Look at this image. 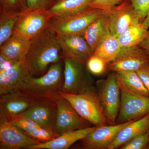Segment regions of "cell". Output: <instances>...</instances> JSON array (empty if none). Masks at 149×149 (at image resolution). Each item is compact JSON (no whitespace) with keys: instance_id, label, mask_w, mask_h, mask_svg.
<instances>
[{"instance_id":"1","label":"cell","mask_w":149,"mask_h":149,"mask_svg":"<svg viewBox=\"0 0 149 149\" xmlns=\"http://www.w3.org/2000/svg\"><path fill=\"white\" fill-rule=\"evenodd\" d=\"M63 58L57 35L47 28L31 40L29 52L24 62L33 77L47 72L50 65Z\"/></svg>"},{"instance_id":"2","label":"cell","mask_w":149,"mask_h":149,"mask_svg":"<svg viewBox=\"0 0 149 149\" xmlns=\"http://www.w3.org/2000/svg\"><path fill=\"white\" fill-rule=\"evenodd\" d=\"M63 70L61 61L53 63L43 75L31 76L20 91L38 100L55 102L63 84Z\"/></svg>"},{"instance_id":"3","label":"cell","mask_w":149,"mask_h":149,"mask_svg":"<svg viewBox=\"0 0 149 149\" xmlns=\"http://www.w3.org/2000/svg\"><path fill=\"white\" fill-rule=\"evenodd\" d=\"M60 94L70 102L81 117L94 126L108 124L93 80L78 94L60 92Z\"/></svg>"},{"instance_id":"4","label":"cell","mask_w":149,"mask_h":149,"mask_svg":"<svg viewBox=\"0 0 149 149\" xmlns=\"http://www.w3.org/2000/svg\"><path fill=\"white\" fill-rule=\"evenodd\" d=\"M105 11L88 7L84 10L51 18L48 28L59 35L83 36L87 28Z\"/></svg>"},{"instance_id":"5","label":"cell","mask_w":149,"mask_h":149,"mask_svg":"<svg viewBox=\"0 0 149 149\" xmlns=\"http://www.w3.org/2000/svg\"><path fill=\"white\" fill-rule=\"evenodd\" d=\"M95 87L108 124H116L121 98L120 83L116 72H112L105 79L98 80Z\"/></svg>"},{"instance_id":"6","label":"cell","mask_w":149,"mask_h":149,"mask_svg":"<svg viewBox=\"0 0 149 149\" xmlns=\"http://www.w3.org/2000/svg\"><path fill=\"white\" fill-rule=\"evenodd\" d=\"M51 18L47 10L27 7L20 12L13 34L31 40L48 28Z\"/></svg>"},{"instance_id":"7","label":"cell","mask_w":149,"mask_h":149,"mask_svg":"<svg viewBox=\"0 0 149 149\" xmlns=\"http://www.w3.org/2000/svg\"><path fill=\"white\" fill-rule=\"evenodd\" d=\"M120 85V107L116 124L139 119L149 113V96L137 94Z\"/></svg>"},{"instance_id":"8","label":"cell","mask_w":149,"mask_h":149,"mask_svg":"<svg viewBox=\"0 0 149 149\" xmlns=\"http://www.w3.org/2000/svg\"><path fill=\"white\" fill-rule=\"evenodd\" d=\"M57 114L54 131L58 135L71 131L91 127V124L77 113L71 104L60 94L55 100Z\"/></svg>"},{"instance_id":"9","label":"cell","mask_w":149,"mask_h":149,"mask_svg":"<svg viewBox=\"0 0 149 149\" xmlns=\"http://www.w3.org/2000/svg\"><path fill=\"white\" fill-rule=\"evenodd\" d=\"M41 100L20 90L0 95V116L13 121L20 117Z\"/></svg>"},{"instance_id":"10","label":"cell","mask_w":149,"mask_h":149,"mask_svg":"<svg viewBox=\"0 0 149 149\" xmlns=\"http://www.w3.org/2000/svg\"><path fill=\"white\" fill-rule=\"evenodd\" d=\"M110 31L117 37L130 25L141 22L139 13L130 0H124L118 5L105 11Z\"/></svg>"},{"instance_id":"11","label":"cell","mask_w":149,"mask_h":149,"mask_svg":"<svg viewBox=\"0 0 149 149\" xmlns=\"http://www.w3.org/2000/svg\"><path fill=\"white\" fill-rule=\"evenodd\" d=\"M41 143L27 136L13 123L0 116V149H29Z\"/></svg>"},{"instance_id":"12","label":"cell","mask_w":149,"mask_h":149,"mask_svg":"<svg viewBox=\"0 0 149 149\" xmlns=\"http://www.w3.org/2000/svg\"><path fill=\"white\" fill-rule=\"evenodd\" d=\"M63 59L67 58L86 65L94 54L83 36L56 34Z\"/></svg>"},{"instance_id":"13","label":"cell","mask_w":149,"mask_h":149,"mask_svg":"<svg viewBox=\"0 0 149 149\" xmlns=\"http://www.w3.org/2000/svg\"><path fill=\"white\" fill-rule=\"evenodd\" d=\"M149 65V57L140 46L122 48L114 61L108 64L112 72L137 71Z\"/></svg>"},{"instance_id":"14","label":"cell","mask_w":149,"mask_h":149,"mask_svg":"<svg viewBox=\"0 0 149 149\" xmlns=\"http://www.w3.org/2000/svg\"><path fill=\"white\" fill-rule=\"evenodd\" d=\"M64 80L60 92L77 94L93 80L86 65L64 58Z\"/></svg>"},{"instance_id":"15","label":"cell","mask_w":149,"mask_h":149,"mask_svg":"<svg viewBox=\"0 0 149 149\" xmlns=\"http://www.w3.org/2000/svg\"><path fill=\"white\" fill-rule=\"evenodd\" d=\"M31 76L24 60L0 70V95L21 90Z\"/></svg>"},{"instance_id":"16","label":"cell","mask_w":149,"mask_h":149,"mask_svg":"<svg viewBox=\"0 0 149 149\" xmlns=\"http://www.w3.org/2000/svg\"><path fill=\"white\" fill-rule=\"evenodd\" d=\"M132 121L120 124L96 126L93 131L80 141L85 149H108L118 132Z\"/></svg>"},{"instance_id":"17","label":"cell","mask_w":149,"mask_h":149,"mask_svg":"<svg viewBox=\"0 0 149 149\" xmlns=\"http://www.w3.org/2000/svg\"><path fill=\"white\" fill-rule=\"evenodd\" d=\"M56 114L55 102L41 100L30 108L23 115L29 118L42 128L54 131Z\"/></svg>"},{"instance_id":"18","label":"cell","mask_w":149,"mask_h":149,"mask_svg":"<svg viewBox=\"0 0 149 149\" xmlns=\"http://www.w3.org/2000/svg\"><path fill=\"white\" fill-rule=\"evenodd\" d=\"M31 45V40L13 34L0 46V56L12 63L24 61Z\"/></svg>"},{"instance_id":"19","label":"cell","mask_w":149,"mask_h":149,"mask_svg":"<svg viewBox=\"0 0 149 149\" xmlns=\"http://www.w3.org/2000/svg\"><path fill=\"white\" fill-rule=\"evenodd\" d=\"M91 126L83 129L71 130L63 133L55 139L45 143L35 145L29 149H68L77 141L85 138L96 128Z\"/></svg>"},{"instance_id":"20","label":"cell","mask_w":149,"mask_h":149,"mask_svg":"<svg viewBox=\"0 0 149 149\" xmlns=\"http://www.w3.org/2000/svg\"><path fill=\"white\" fill-rule=\"evenodd\" d=\"M149 113L143 117L132 120L118 132L108 149H116L136 136L148 132Z\"/></svg>"},{"instance_id":"21","label":"cell","mask_w":149,"mask_h":149,"mask_svg":"<svg viewBox=\"0 0 149 149\" xmlns=\"http://www.w3.org/2000/svg\"><path fill=\"white\" fill-rule=\"evenodd\" d=\"M26 135L41 143H45L59 136L54 131L47 130L24 115L11 121Z\"/></svg>"},{"instance_id":"22","label":"cell","mask_w":149,"mask_h":149,"mask_svg":"<svg viewBox=\"0 0 149 149\" xmlns=\"http://www.w3.org/2000/svg\"><path fill=\"white\" fill-rule=\"evenodd\" d=\"M111 33L109 24L105 14L95 20L87 28L83 37L89 44L93 52L102 41Z\"/></svg>"},{"instance_id":"23","label":"cell","mask_w":149,"mask_h":149,"mask_svg":"<svg viewBox=\"0 0 149 149\" xmlns=\"http://www.w3.org/2000/svg\"><path fill=\"white\" fill-rule=\"evenodd\" d=\"M148 33L143 23L139 22L130 25L117 38L121 47H129L140 45Z\"/></svg>"},{"instance_id":"24","label":"cell","mask_w":149,"mask_h":149,"mask_svg":"<svg viewBox=\"0 0 149 149\" xmlns=\"http://www.w3.org/2000/svg\"><path fill=\"white\" fill-rule=\"evenodd\" d=\"M93 0H57L48 10L51 17L75 13L89 7Z\"/></svg>"},{"instance_id":"25","label":"cell","mask_w":149,"mask_h":149,"mask_svg":"<svg viewBox=\"0 0 149 149\" xmlns=\"http://www.w3.org/2000/svg\"><path fill=\"white\" fill-rule=\"evenodd\" d=\"M122 49L117 37L110 33L96 49L94 55L101 58L108 64L117 58Z\"/></svg>"},{"instance_id":"26","label":"cell","mask_w":149,"mask_h":149,"mask_svg":"<svg viewBox=\"0 0 149 149\" xmlns=\"http://www.w3.org/2000/svg\"><path fill=\"white\" fill-rule=\"evenodd\" d=\"M119 83L134 93L149 96V92L136 71L116 72Z\"/></svg>"},{"instance_id":"27","label":"cell","mask_w":149,"mask_h":149,"mask_svg":"<svg viewBox=\"0 0 149 149\" xmlns=\"http://www.w3.org/2000/svg\"><path fill=\"white\" fill-rule=\"evenodd\" d=\"M20 12L0 10V46L13 35Z\"/></svg>"},{"instance_id":"28","label":"cell","mask_w":149,"mask_h":149,"mask_svg":"<svg viewBox=\"0 0 149 149\" xmlns=\"http://www.w3.org/2000/svg\"><path fill=\"white\" fill-rule=\"evenodd\" d=\"M107 65L104 59L94 54L88 59L86 64L89 72L95 75L102 74L107 69Z\"/></svg>"},{"instance_id":"29","label":"cell","mask_w":149,"mask_h":149,"mask_svg":"<svg viewBox=\"0 0 149 149\" xmlns=\"http://www.w3.org/2000/svg\"><path fill=\"white\" fill-rule=\"evenodd\" d=\"M149 143L148 132L136 136L123 144L120 149H147Z\"/></svg>"},{"instance_id":"30","label":"cell","mask_w":149,"mask_h":149,"mask_svg":"<svg viewBox=\"0 0 149 149\" xmlns=\"http://www.w3.org/2000/svg\"><path fill=\"white\" fill-rule=\"evenodd\" d=\"M27 7V0H0V10L20 12Z\"/></svg>"},{"instance_id":"31","label":"cell","mask_w":149,"mask_h":149,"mask_svg":"<svg viewBox=\"0 0 149 149\" xmlns=\"http://www.w3.org/2000/svg\"><path fill=\"white\" fill-rule=\"evenodd\" d=\"M143 23L149 14V0H130Z\"/></svg>"},{"instance_id":"32","label":"cell","mask_w":149,"mask_h":149,"mask_svg":"<svg viewBox=\"0 0 149 149\" xmlns=\"http://www.w3.org/2000/svg\"><path fill=\"white\" fill-rule=\"evenodd\" d=\"M124 0H93L89 7L104 11L110 9Z\"/></svg>"},{"instance_id":"33","label":"cell","mask_w":149,"mask_h":149,"mask_svg":"<svg viewBox=\"0 0 149 149\" xmlns=\"http://www.w3.org/2000/svg\"><path fill=\"white\" fill-rule=\"evenodd\" d=\"M57 0H27V7L32 8H43L48 10Z\"/></svg>"},{"instance_id":"34","label":"cell","mask_w":149,"mask_h":149,"mask_svg":"<svg viewBox=\"0 0 149 149\" xmlns=\"http://www.w3.org/2000/svg\"><path fill=\"white\" fill-rule=\"evenodd\" d=\"M149 92V65L136 71Z\"/></svg>"},{"instance_id":"35","label":"cell","mask_w":149,"mask_h":149,"mask_svg":"<svg viewBox=\"0 0 149 149\" xmlns=\"http://www.w3.org/2000/svg\"><path fill=\"white\" fill-rule=\"evenodd\" d=\"M139 46L145 51L149 57V30L148 35L146 38L142 42Z\"/></svg>"},{"instance_id":"36","label":"cell","mask_w":149,"mask_h":149,"mask_svg":"<svg viewBox=\"0 0 149 149\" xmlns=\"http://www.w3.org/2000/svg\"><path fill=\"white\" fill-rule=\"evenodd\" d=\"M143 24L144 27H146L147 29H148L149 28V14L146 19L144 20L143 22Z\"/></svg>"},{"instance_id":"37","label":"cell","mask_w":149,"mask_h":149,"mask_svg":"<svg viewBox=\"0 0 149 149\" xmlns=\"http://www.w3.org/2000/svg\"><path fill=\"white\" fill-rule=\"evenodd\" d=\"M147 149H149V143L148 145V147H147Z\"/></svg>"},{"instance_id":"38","label":"cell","mask_w":149,"mask_h":149,"mask_svg":"<svg viewBox=\"0 0 149 149\" xmlns=\"http://www.w3.org/2000/svg\"><path fill=\"white\" fill-rule=\"evenodd\" d=\"M148 132V133H149V129Z\"/></svg>"}]
</instances>
